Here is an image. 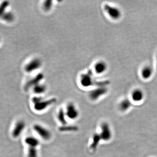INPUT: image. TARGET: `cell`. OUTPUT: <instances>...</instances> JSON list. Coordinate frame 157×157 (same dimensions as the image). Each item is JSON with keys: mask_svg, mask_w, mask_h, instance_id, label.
Instances as JSON below:
<instances>
[{"mask_svg": "<svg viewBox=\"0 0 157 157\" xmlns=\"http://www.w3.org/2000/svg\"><path fill=\"white\" fill-rule=\"evenodd\" d=\"M80 85L84 87H89L92 86H108L110 82L108 80L98 81L95 79L92 75V73H86L81 75L80 77Z\"/></svg>", "mask_w": 157, "mask_h": 157, "instance_id": "1", "label": "cell"}, {"mask_svg": "<svg viewBox=\"0 0 157 157\" xmlns=\"http://www.w3.org/2000/svg\"><path fill=\"white\" fill-rule=\"evenodd\" d=\"M103 10L106 15L113 21H118L122 17V11L117 6L106 3L103 6Z\"/></svg>", "mask_w": 157, "mask_h": 157, "instance_id": "2", "label": "cell"}, {"mask_svg": "<svg viewBox=\"0 0 157 157\" xmlns=\"http://www.w3.org/2000/svg\"><path fill=\"white\" fill-rule=\"evenodd\" d=\"M32 101L35 110L37 111H41L53 104L56 102V100L54 99L45 100L42 97H36L33 98Z\"/></svg>", "mask_w": 157, "mask_h": 157, "instance_id": "3", "label": "cell"}, {"mask_svg": "<svg viewBox=\"0 0 157 157\" xmlns=\"http://www.w3.org/2000/svg\"><path fill=\"white\" fill-rule=\"evenodd\" d=\"M108 92V86H96L89 93V97L92 101H97L107 94Z\"/></svg>", "mask_w": 157, "mask_h": 157, "instance_id": "4", "label": "cell"}, {"mask_svg": "<svg viewBox=\"0 0 157 157\" xmlns=\"http://www.w3.org/2000/svg\"><path fill=\"white\" fill-rule=\"evenodd\" d=\"M99 134L102 141H108L111 140L113 134L109 124L107 122H103L100 125V132Z\"/></svg>", "mask_w": 157, "mask_h": 157, "instance_id": "5", "label": "cell"}, {"mask_svg": "<svg viewBox=\"0 0 157 157\" xmlns=\"http://www.w3.org/2000/svg\"><path fill=\"white\" fill-rule=\"evenodd\" d=\"M33 129L38 134L39 136L41 137V138L43 140L46 141L49 140L52 138V133L51 131L41 124H34L33 126Z\"/></svg>", "mask_w": 157, "mask_h": 157, "instance_id": "6", "label": "cell"}, {"mask_svg": "<svg viewBox=\"0 0 157 157\" xmlns=\"http://www.w3.org/2000/svg\"><path fill=\"white\" fill-rule=\"evenodd\" d=\"M41 66L42 62L41 60L38 58H34L25 64V70L28 73H31L32 72H33L40 68Z\"/></svg>", "mask_w": 157, "mask_h": 157, "instance_id": "7", "label": "cell"}, {"mask_svg": "<svg viewBox=\"0 0 157 157\" xmlns=\"http://www.w3.org/2000/svg\"><path fill=\"white\" fill-rule=\"evenodd\" d=\"M66 115L70 120H75L78 117L79 111L75 105L72 103H69L67 104L65 111Z\"/></svg>", "mask_w": 157, "mask_h": 157, "instance_id": "8", "label": "cell"}, {"mask_svg": "<svg viewBox=\"0 0 157 157\" xmlns=\"http://www.w3.org/2000/svg\"><path fill=\"white\" fill-rule=\"evenodd\" d=\"M25 122L24 121L19 120L15 124L12 132V135L14 138H17L21 136L24 130L25 129Z\"/></svg>", "mask_w": 157, "mask_h": 157, "instance_id": "9", "label": "cell"}, {"mask_svg": "<svg viewBox=\"0 0 157 157\" xmlns=\"http://www.w3.org/2000/svg\"><path fill=\"white\" fill-rule=\"evenodd\" d=\"M108 69V65L106 62L103 60L97 62L94 66V70L95 72L98 75L104 74Z\"/></svg>", "mask_w": 157, "mask_h": 157, "instance_id": "10", "label": "cell"}, {"mask_svg": "<svg viewBox=\"0 0 157 157\" xmlns=\"http://www.w3.org/2000/svg\"><path fill=\"white\" fill-rule=\"evenodd\" d=\"M144 98V91L140 89H135L132 90L131 94V99L134 102H140Z\"/></svg>", "mask_w": 157, "mask_h": 157, "instance_id": "11", "label": "cell"}, {"mask_svg": "<svg viewBox=\"0 0 157 157\" xmlns=\"http://www.w3.org/2000/svg\"><path fill=\"white\" fill-rule=\"evenodd\" d=\"M153 73L154 70L151 66H145L141 69V77L144 80H148L152 77Z\"/></svg>", "mask_w": 157, "mask_h": 157, "instance_id": "12", "label": "cell"}, {"mask_svg": "<svg viewBox=\"0 0 157 157\" xmlns=\"http://www.w3.org/2000/svg\"><path fill=\"white\" fill-rule=\"evenodd\" d=\"M132 102L128 98H124L120 101L119 104V109L121 112L124 113L130 109Z\"/></svg>", "mask_w": 157, "mask_h": 157, "instance_id": "13", "label": "cell"}, {"mask_svg": "<svg viewBox=\"0 0 157 157\" xmlns=\"http://www.w3.org/2000/svg\"><path fill=\"white\" fill-rule=\"evenodd\" d=\"M25 142L29 147L36 148L40 144L39 140L37 138L33 136L27 137L25 140Z\"/></svg>", "mask_w": 157, "mask_h": 157, "instance_id": "14", "label": "cell"}, {"mask_svg": "<svg viewBox=\"0 0 157 157\" xmlns=\"http://www.w3.org/2000/svg\"><path fill=\"white\" fill-rule=\"evenodd\" d=\"M101 141L102 140L101 137L100 136L99 134H94L92 137V144H90V148L94 151L96 150Z\"/></svg>", "mask_w": 157, "mask_h": 157, "instance_id": "15", "label": "cell"}, {"mask_svg": "<svg viewBox=\"0 0 157 157\" xmlns=\"http://www.w3.org/2000/svg\"><path fill=\"white\" fill-rule=\"evenodd\" d=\"M58 119L59 123L62 124L63 126H65L67 124V120H66V115L65 111L63 109H60L58 113Z\"/></svg>", "mask_w": 157, "mask_h": 157, "instance_id": "16", "label": "cell"}, {"mask_svg": "<svg viewBox=\"0 0 157 157\" xmlns=\"http://www.w3.org/2000/svg\"><path fill=\"white\" fill-rule=\"evenodd\" d=\"M33 88V91L36 94L39 95V94H42L44 93L46 90V86L43 84H37L34 86Z\"/></svg>", "mask_w": 157, "mask_h": 157, "instance_id": "17", "label": "cell"}, {"mask_svg": "<svg viewBox=\"0 0 157 157\" xmlns=\"http://www.w3.org/2000/svg\"><path fill=\"white\" fill-rule=\"evenodd\" d=\"M77 127L74 126H63L59 128V130L62 132H71L77 131Z\"/></svg>", "mask_w": 157, "mask_h": 157, "instance_id": "18", "label": "cell"}, {"mask_svg": "<svg viewBox=\"0 0 157 157\" xmlns=\"http://www.w3.org/2000/svg\"><path fill=\"white\" fill-rule=\"evenodd\" d=\"M27 157H38L37 148L29 147L27 153Z\"/></svg>", "mask_w": 157, "mask_h": 157, "instance_id": "19", "label": "cell"}, {"mask_svg": "<svg viewBox=\"0 0 157 157\" xmlns=\"http://www.w3.org/2000/svg\"><path fill=\"white\" fill-rule=\"evenodd\" d=\"M156 68H157V56H156Z\"/></svg>", "mask_w": 157, "mask_h": 157, "instance_id": "20", "label": "cell"}]
</instances>
